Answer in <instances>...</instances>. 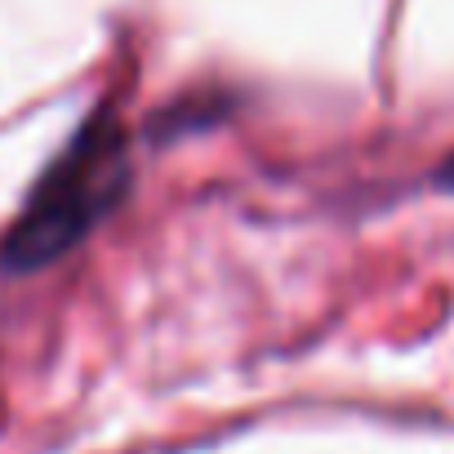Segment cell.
I'll list each match as a JSON object with an SVG mask.
<instances>
[{
	"instance_id": "7a4b0ae2",
	"label": "cell",
	"mask_w": 454,
	"mask_h": 454,
	"mask_svg": "<svg viewBox=\"0 0 454 454\" xmlns=\"http://www.w3.org/2000/svg\"><path fill=\"white\" fill-rule=\"evenodd\" d=\"M436 187H445V192H454V152L445 156V165L436 169Z\"/></svg>"
},
{
	"instance_id": "6da1fadb",
	"label": "cell",
	"mask_w": 454,
	"mask_h": 454,
	"mask_svg": "<svg viewBox=\"0 0 454 454\" xmlns=\"http://www.w3.org/2000/svg\"><path fill=\"white\" fill-rule=\"evenodd\" d=\"M125 187V143L112 121L85 125L72 147L45 169L32 200L5 237V268L32 272L67 254L116 205Z\"/></svg>"
}]
</instances>
